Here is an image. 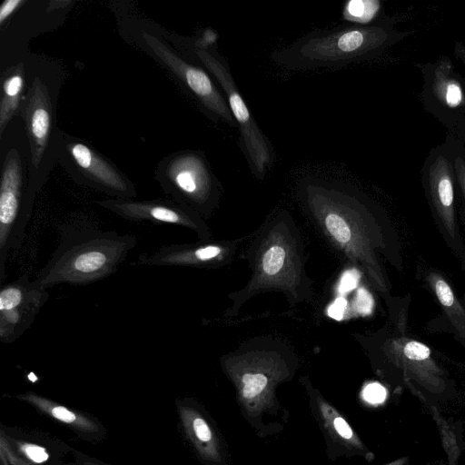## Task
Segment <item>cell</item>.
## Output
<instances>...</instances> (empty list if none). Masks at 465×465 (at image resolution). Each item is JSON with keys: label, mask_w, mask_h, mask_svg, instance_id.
Masks as SVG:
<instances>
[{"label": "cell", "mask_w": 465, "mask_h": 465, "mask_svg": "<svg viewBox=\"0 0 465 465\" xmlns=\"http://www.w3.org/2000/svg\"><path fill=\"white\" fill-rule=\"evenodd\" d=\"M142 36L152 52L176 75L210 117L237 128L223 94L205 69L181 58L155 36L146 32H143Z\"/></svg>", "instance_id": "9c48e42d"}, {"label": "cell", "mask_w": 465, "mask_h": 465, "mask_svg": "<svg viewBox=\"0 0 465 465\" xmlns=\"http://www.w3.org/2000/svg\"><path fill=\"white\" fill-rule=\"evenodd\" d=\"M460 266H461L462 271L465 272V262H460ZM461 302H462L463 305L465 306V292L463 293Z\"/></svg>", "instance_id": "4dcf8cb0"}, {"label": "cell", "mask_w": 465, "mask_h": 465, "mask_svg": "<svg viewBox=\"0 0 465 465\" xmlns=\"http://www.w3.org/2000/svg\"><path fill=\"white\" fill-rule=\"evenodd\" d=\"M378 1H349L343 7V17L347 22L368 23L379 10Z\"/></svg>", "instance_id": "ac0fdd59"}, {"label": "cell", "mask_w": 465, "mask_h": 465, "mask_svg": "<svg viewBox=\"0 0 465 465\" xmlns=\"http://www.w3.org/2000/svg\"><path fill=\"white\" fill-rule=\"evenodd\" d=\"M333 426L336 431L345 439H351L352 437V431L348 423L340 416L333 419Z\"/></svg>", "instance_id": "f1b7e54d"}, {"label": "cell", "mask_w": 465, "mask_h": 465, "mask_svg": "<svg viewBox=\"0 0 465 465\" xmlns=\"http://www.w3.org/2000/svg\"><path fill=\"white\" fill-rule=\"evenodd\" d=\"M419 273L437 301L450 326V331L465 347V306L445 274L432 266H421Z\"/></svg>", "instance_id": "2e32d148"}, {"label": "cell", "mask_w": 465, "mask_h": 465, "mask_svg": "<svg viewBox=\"0 0 465 465\" xmlns=\"http://www.w3.org/2000/svg\"><path fill=\"white\" fill-rule=\"evenodd\" d=\"M192 51L194 60L209 73L223 94L240 131V146L248 166L262 181L274 161V150L242 98L227 60L216 45L203 47L193 43Z\"/></svg>", "instance_id": "8992f818"}, {"label": "cell", "mask_w": 465, "mask_h": 465, "mask_svg": "<svg viewBox=\"0 0 465 465\" xmlns=\"http://www.w3.org/2000/svg\"><path fill=\"white\" fill-rule=\"evenodd\" d=\"M298 200L328 242L364 274L386 301L391 283L384 262L398 272L403 262L399 236L378 207L352 185L305 177L297 186Z\"/></svg>", "instance_id": "6da1fadb"}, {"label": "cell", "mask_w": 465, "mask_h": 465, "mask_svg": "<svg viewBox=\"0 0 465 465\" xmlns=\"http://www.w3.org/2000/svg\"><path fill=\"white\" fill-rule=\"evenodd\" d=\"M362 395L363 398L371 403H380L384 401L386 391L381 385L371 383L364 388Z\"/></svg>", "instance_id": "603a6c76"}, {"label": "cell", "mask_w": 465, "mask_h": 465, "mask_svg": "<svg viewBox=\"0 0 465 465\" xmlns=\"http://www.w3.org/2000/svg\"><path fill=\"white\" fill-rule=\"evenodd\" d=\"M67 149L91 184L116 198L132 199L136 195L133 184L89 145L74 141Z\"/></svg>", "instance_id": "5bb4252c"}, {"label": "cell", "mask_w": 465, "mask_h": 465, "mask_svg": "<svg viewBox=\"0 0 465 465\" xmlns=\"http://www.w3.org/2000/svg\"><path fill=\"white\" fill-rule=\"evenodd\" d=\"M21 158L11 149L4 161L0 183V282L5 277L6 262L20 250L30 212L24 201Z\"/></svg>", "instance_id": "ba28073f"}, {"label": "cell", "mask_w": 465, "mask_h": 465, "mask_svg": "<svg viewBox=\"0 0 465 465\" xmlns=\"http://www.w3.org/2000/svg\"><path fill=\"white\" fill-rule=\"evenodd\" d=\"M445 100L449 106L456 107L462 100V93L460 87L455 84L450 83L447 85L445 92Z\"/></svg>", "instance_id": "cb8c5ba5"}, {"label": "cell", "mask_w": 465, "mask_h": 465, "mask_svg": "<svg viewBox=\"0 0 465 465\" xmlns=\"http://www.w3.org/2000/svg\"><path fill=\"white\" fill-rule=\"evenodd\" d=\"M350 305L344 296H337L327 308V314L335 321H341L347 315Z\"/></svg>", "instance_id": "7402d4cb"}, {"label": "cell", "mask_w": 465, "mask_h": 465, "mask_svg": "<svg viewBox=\"0 0 465 465\" xmlns=\"http://www.w3.org/2000/svg\"><path fill=\"white\" fill-rule=\"evenodd\" d=\"M160 182L174 201L199 214L209 217L215 209L221 184L213 173L204 156L185 152L173 156L161 173Z\"/></svg>", "instance_id": "52a82bcc"}, {"label": "cell", "mask_w": 465, "mask_h": 465, "mask_svg": "<svg viewBox=\"0 0 465 465\" xmlns=\"http://www.w3.org/2000/svg\"><path fill=\"white\" fill-rule=\"evenodd\" d=\"M30 143L32 163L38 167L48 144L52 127V103L45 84L36 77L21 104Z\"/></svg>", "instance_id": "9a60e30c"}, {"label": "cell", "mask_w": 465, "mask_h": 465, "mask_svg": "<svg viewBox=\"0 0 465 465\" xmlns=\"http://www.w3.org/2000/svg\"><path fill=\"white\" fill-rule=\"evenodd\" d=\"M95 203L129 221L183 227L193 231L202 241L211 240V232L204 220L175 201L114 198Z\"/></svg>", "instance_id": "8fae6325"}, {"label": "cell", "mask_w": 465, "mask_h": 465, "mask_svg": "<svg viewBox=\"0 0 465 465\" xmlns=\"http://www.w3.org/2000/svg\"><path fill=\"white\" fill-rule=\"evenodd\" d=\"M455 168L457 172V177L461 188L464 200V221H465V163L461 158H457L455 161ZM465 226V225H464Z\"/></svg>", "instance_id": "83f0119b"}, {"label": "cell", "mask_w": 465, "mask_h": 465, "mask_svg": "<svg viewBox=\"0 0 465 465\" xmlns=\"http://www.w3.org/2000/svg\"><path fill=\"white\" fill-rule=\"evenodd\" d=\"M395 308L390 325L365 338L366 347L379 352L403 381L428 390L444 389L449 381L446 371L427 344L408 334L406 309Z\"/></svg>", "instance_id": "5b68a950"}, {"label": "cell", "mask_w": 465, "mask_h": 465, "mask_svg": "<svg viewBox=\"0 0 465 465\" xmlns=\"http://www.w3.org/2000/svg\"><path fill=\"white\" fill-rule=\"evenodd\" d=\"M381 43L378 28L344 25L308 33L272 51L271 58L288 70L341 67L363 58Z\"/></svg>", "instance_id": "277c9868"}, {"label": "cell", "mask_w": 465, "mask_h": 465, "mask_svg": "<svg viewBox=\"0 0 465 465\" xmlns=\"http://www.w3.org/2000/svg\"><path fill=\"white\" fill-rule=\"evenodd\" d=\"M242 396L245 399H252L265 389L268 378L262 372H246L242 376Z\"/></svg>", "instance_id": "d6986e66"}, {"label": "cell", "mask_w": 465, "mask_h": 465, "mask_svg": "<svg viewBox=\"0 0 465 465\" xmlns=\"http://www.w3.org/2000/svg\"><path fill=\"white\" fill-rule=\"evenodd\" d=\"M361 272L356 267L345 270L341 275L336 291L338 296H344L358 287Z\"/></svg>", "instance_id": "ffe728a7"}, {"label": "cell", "mask_w": 465, "mask_h": 465, "mask_svg": "<svg viewBox=\"0 0 465 465\" xmlns=\"http://www.w3.org/2000/svg\"><path fill=\"white\" fill-rule=\"evenodd\" d=\"M52 414L63 420V421H65V422H72L75 420V415L69 411L67 409H65L64 407H54L52 411Z\"/></svg>", "instance_id": "f546056e"}, {"label": "cell", "mask_w": 465, "mask_h": 465, "mask_svg": "<svg viewBox=\"0 0 465 465\" xmlns=\"http://www.w3.org/2000/svg\"><path fill=\"white\" fill-rule=\"evenodd\" d=\"M25 450L28 457L35 462H44L48 459V454L41 447L26 445Z\"/></svg>", "instance_id": "4316f807"}, {"label": "cell", "mask_w": 465, "mask_h": 465, "mask_svg": "<svg viewBox=\"0 0 465 465\" xmlns=\"http://www.w3.org/2000/svg\"><path fill=\"white\" fill-rule=\"evenodd\" d=\"M236 245L230 242L202 241L164 245L151 253H142L135 263L147 266L216 268L232 258Z\"/></svg>", "instance_id": "4fadbf2b"}, {"label": "cell", "mask_w": 465, "mask_h": 465, "mask_svg": "<svg viewBox=\"0 0 465 465\" xmlns=\"http://www.w3.org/2000/svg\"><path fill=\"white\" fill-rule=\"evenodd\" d=\"M371 308L372 300L369 292L362 287H359L351 301L350 310L355 314L366 315L371 312Z\"/></svg>", "instance_id": "44dd1931"}, {"label": "cell", "mask_w": 465, "mask_h": 465, "mask_svg": "<svg viewBox=\"0 0 465 465\" xmlns=\"http://www.w3.org/2000/svg\"><path fill=\"white\" fill-rule=\"evenodd\" d=\"M246 259L252 276L244 288L228 295L232 302L229 315L252 296L270 291L284 293L291 304L311 299L303 242L288 212L279 211L262 224L246 251Z\"/></svg>", "instance_id": "7a4b0ae2"}, {"label": "cell", "mask_w": 465, "mask_h": 465, "mask_svg": "<svg viewBox=\"0 0 465 465\" xmlns=\"http://www.w3.org/2000/svg\"><path fill=\"white\" fill-rule=\"evenodd\" d=\"M429 200L437 229L453 255L465 262L463 240L454 202V188L446 159L431 165L428 183Z\"/></svg>", "instance_id": "7c38bea8"}, {"label": "cell", "mask_w": 465, "mask_h": 465, "mask_svg": "<svg viewBox=\"0 0 465 465\" xmlns=\"http://www.w3.org/2000/svg\"><path fill=\"white\" fill-rule=\"evenodd\" d=\"M49 298L47 290L26 272L16 280L1 285L0 341L11 344L33 324Z\"/></svg>", "instance_id": "30bf717a"}, {"label": "cell", "mask_w": 465, "mask_h": 465, "mask_svg": "<svg viewBox=\"0 0 465 465\" xmlns=\"http://www.w3.org/2000/svg\"><path fill=\"white\" fill-rule=\"evenodd\" d=\"M58 231L59 244L35 279L45 290L104 280L116 272L138 243L135 235L104 231L85 216L59 225Z\"/></svg>", "instance_id": "3957f363"}, {"label": "cell", "mask_w": 465, "mask_h": 465, "mask_svg": "<svg viewBox=\"0 0 465 465\" xmlns=\"http://www.w3.org/2000/svg\"><path fill=\"white\" fill-rule=\"evenodd\" d=\"M193 429L199 440L208 441L212 438L211 430L203 420L195 419L193 421Z\"/></svg>", "instance_id": "484cf974"}, {"label": "cell", "mask_w": 465, "mask_h": 465, "mask_svg": "<svg viewBox=\"0 0 465 465\" xmlns=\"http://www.w3.org/2000/svg\"><path fill=\"white\" fill-rule=\"evenodd\" d=\"M28 377L32 381H35L37 379L33 373H30Z\"/></svg>", "instance_id": "1f68e13d"}, {"label": "cell", "mask_w": 465, "mask_h": 465, "mask_svg": "<svg viewBox=\"0 0 465 465\" xmlns=\"http://www.w3.org/2000/svg\"><path fill=\"white\" fill-rule=\"evenodd\" d=\"M24 66L18 64L8 68L2 77L0 102V134L19 108L24 89Z\"/></svg>", "instance_id": "e0dca14e"}, {"label": "cell", "mask_w": 465, "mask_h": 465, "mask_svg": "<svg viewBox=\"0 0 465 465\" xmlns=\"http://www.w3.org/2000/svg\"><path fill=\"white\" fill-rule=\"evenodd\" d=\"M25 0H6L0 6V24L3 25L5 20L22 5Z\"/></svg>", "instance_id": "d4e9b609"}]
</instances>
